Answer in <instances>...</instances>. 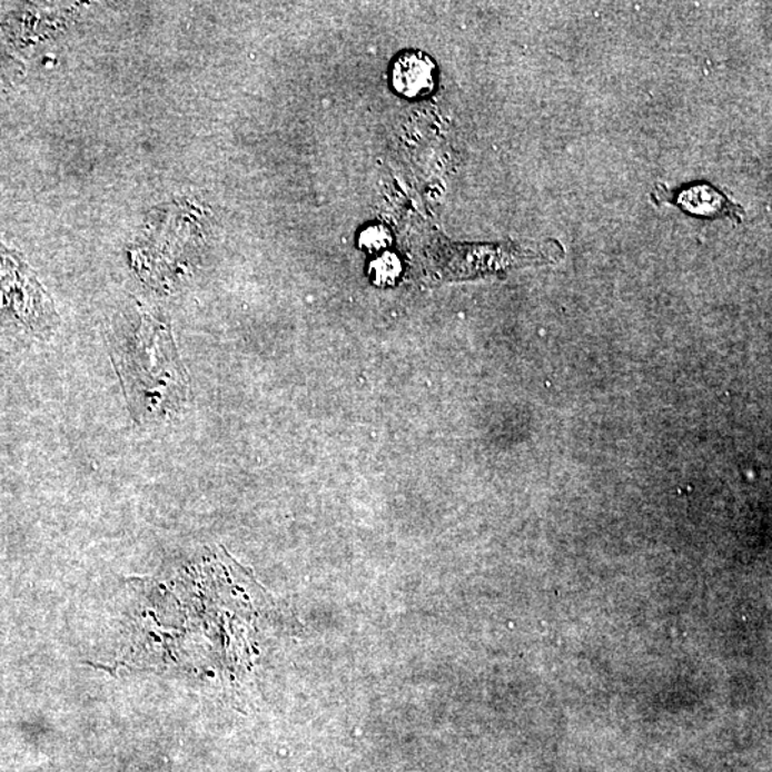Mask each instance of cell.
Wrapping results in <instances>:
<instances>
[{
  "mask_svg": "<svg viewBox=\"0 0 772 772\" xmlns=\"http://www.w3.org/2000/svg\"><path fill=\"white\" fill-rule=\"evenodd\" d=\"M137 339L133 347L118 350L119 374L129 398L148 413L175 408L180 403L184 375L167 327L145 320Z\"/></svg>",
  "mask_w": 772,
  "mask_h": 772,
  "instance_id": "obj_1",
  "label": "cell"
},
{
  "mask_svg": "<svg viewBox=\"0 0 772 772\" xmlns=\"http://www.w3.org/2000/svg\"><path fill=\"white\" fill-rule=\"evenodd\" d=\"M660 197H654L656 200H663L675 205L683 209L685 214L693 215L699 218H731L741 220L743 209L736 207L721 190L713 185L696 182L685 185V187L670 192L669 189H659Z\"/></svg>",
  "mask_w": 772,
  "mask_h": 772,
  "instance_id": "obj_2",
  "label": "cell"
},
{
  "mask_svg": "<svg viewBox=\"0 0 772 772\" xmlns=\"http://www.w3.org/2000/svg\"><path fill=\"white\" fill-rule=\"evenodd\" d=\"M435 80V65L423 52H408L396 59L393 68V83L396 92L403 97H425L433 92Z\"/></svg>",
  "mask_w": 772,
  "mask_h": 772,
  "instance_id": "obj_3",
  "label": "cell"
},
{
  "mask_svg": "<svg viewBox=\"0 0 772 772\" xmlns=\"http://www.w3.org/2000/svg\"><path fill=\"white\" fill-rule=\"evenodd\" d=\"M390 243L388 229L384 227H369L360 235V245L369 250H379Z\"/></svg>",
  "mask_w": 772,
  "mask_h": 772,
  "instance_id": "obj_4",
  "label": "cell"
}]
</instances>
